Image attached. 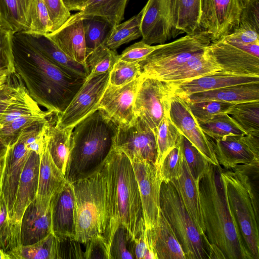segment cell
<instances>
[{"mask_svg":"<svg viewBox=\"0 0 259 259\" xmlns=\"http://www.w3.org/2000/svg\"><path fill=\"white\" fill-rule=\"evenodd\" d=\"M44 112L30 96L21 80L11 103L0 118V128L18 117Z\"/></svg>","mask_w":259,"mask_h":259,"instance_id":"e575fe53","label":"cell"},{"mask_svg":"<svg viewBox=\"0 0 259 259\" xmlns=\"http://www.w3.org/2000/svg\"><path fill=\"white\" fill-rule=\"evenodd\" d=\"M56 119H50L47 127V148L54 163L65 175L70 150L71 136L74 128H62L56 123Z\"/></svg>","mask_w":259,"mask_h":259,"instance_id":"d6a6232c","label":"cell"},{"mask_svg":"<svg viewBox=\"0 0 259 259\" xmlns=\"http://www.w3.org/2000/svg\"><path fill=\"white\" fill-rule=\"evenodd\" d=\"M59 258H84V252L80 247V243L75 239H66L59 241Z\"/></svg>","mask_w":259,"mask_h":259,"instance_id":"91938a15","label":"cell"},{"mask_svg":"<svg viewBox=\"0 0 259 259\" xmlns=\"http://www.w3.org/2000/svg\"><path fill=\"white\" fill-rule=\"evenodd\" d=\"M83 17L80 11L71 15L58 29L47 35L68 56L85 66L86 48Z\"/></svg>","mask_w":259,"mask_h":259,"instance_id":"7402d4cb","label":"cell"},{"mask_svg":"<svg viewBox=\"0 0 259 259\" xmlns=\"http://www.w3.org/2000/svg\"><path fill=\"white\" fill-rule=\"evenodd\" d=\"M150 230L157 259H186L183 248L161 209L156 227Z\"/></svg>","mask_w":259,"mask_h":259,"instance_id":"f546056e","label":"cell"},{"mask_svg":"<svg viewBox=\"0 0 259 259\" xmlns=\"http://www.w3.org/2000/svg\"><path fill=\"white\" fill-rule=\"evenodd\" d=\"M143 75L131 82L119 86L108 83L99 104L118 126L129 124L135 118L134 102Z\"/></svg>","mask_w":259,"mask_h":259,"instance_id":"d6986e66","label":"cell"},{"mask_svg":"<svg viewBox=\"0 0 259 259\" xmlns=\"http://www.w3.org/2000/svg\"><path fill=\"white\" fill-rule=\"evenodd\" d=\"M90 0H62L66 8L69 11H81Z\"/></svg>","mask_w":259,"mask_h":259,"instance_id":"94428289","label":"cell"},{"mask_svg":"<svg viewBox=\"0 0 259 259\" xmlns=\"http://www.w3.org/2000/svg\"><path fill=\"white\" fill-rule=\"evenodd\" d=\"M8 149L9 146L5 143L0 136V163H4Z\"/></svg>","mask_w":259,"mask_h":259,"instance_id":"6125c7cd","label":"cell"},{"mask_svg":"<svg viewBox=\"0 0 259 259\" xmlns=\"http://www.w3.org/2000/svg\"><path fill=\"white\" fill-rule=\"evenodd\" d=\"M52 114L48 111L18 117L0 128V136L9 147L17 141L25 128L49 117Z\"/></svg>","mask_w":259,"mask_h":259,"instance_id":"7bdbcfd3","label":"cell"},{"mask_svg":"<svg viewBox=\"0 0 259 259\" xmlns=\"http://www.w3.org/2000/svg\"><path fill=\"white\" fill-rule=\"evenodd\" d=\"M220 165L209 163L198 181L205 235L225 259H253L244 244L230 208Z\"/></svg>","mask_w":259,"mask_h":259,"instance_id":"7a4b0ae2","label":"cell"},{"mask_svg":"<svg viewBox=\"0 0 259 259\" xmlns=\"http://www.w3.org/2000/svg\"><path fill=\"white\" fill-rule=\"evenodd\" d=\"M20 245L14 235L5 201L0 196V247L9 253Z\"/></svg>","mask_w":259,"mask_h":259,"instance_id":"f907efd6","label":"cell"},{"mask_svg":"<svg viewBox=\"0 0 259 259\" xmlns=\"http://www.w3.org/2000/svg\"><path fill=\"white\" fill-rule=\"evenodd\" d=\"M68 182L65 175L54 163L47 148V140L40 154L36 198L51 201L52 197Z\"/></svg>","mask_w":259,"mask_h":259,"instance_id":"f1b7e54d","label":"cell"},{"mask_svg":"<svg viewBox=\"0 0 259 259\" xmlns=\"http://www.w3.org/2000/svg\"><path fill=\"white\" fill-rule=\"evenodd\" d=\"M0 24V72H15L12 50L13 35Z\"/></svg>","mask_w":259,"mask_h":259,"instance_id":"816d5d0a","label":"cell"},{"mask_svg":"<svg viewBox=\"0 0 259 259\" xmlns=\"http://www.w3.org/2000/svg\"><path fill=\"white\" fill-rule=\"evenodd\" d=\"M160 207L183 248L186 259L208 258L203 236L172 181L161 183Z\"/></svg>","mask_w":259,"mask_h":259,"instance_id":"52a82bcc","label":"cell"},{"mask_svg":"<svg viewBox=\"0 0 259 259\" xmlns=\"http://www.w3.org/2000/svg\"><path fill=\"white\" fill-rule=\"evenodd\" d=\"M52 230L59 241L75 240L74 196L71 184L68 182L50 201Z\"/></svg>","mask_w":259,"mask_h":259,"instance_id":"603a6c76","label":"cell"},{"mask_svg":"<svg viewBox=\"0 0 259 259\" xmlns=\"http://www.w3.org/2000/svg\"><path fill=\"white\" fill-rule=\"evenodd\" d=\"M211 42L209 34L201 31L187 34L158 47L138 62L141 74L159 79L203 52Z\"/></svg>","mask_w":259,"mask_h":259,"instance_id":"ba28073f","label":"cell"},{"mask_svg":"<svg viewBox=\"0 0 259 259\" xmlns=\"http://www.w3.org/2000/svg\"><path fill=\"white\" fill-rule=\"evenodd\" d=\"M59 240L52 232L32 244L20 245L8 253L11 259H59Z\"/></svg>","mask_w":259,"mask_h":259,"instance_id":"836d02e7","label":"cell"},{"mask_svg":"<svg viewBox=\"0 0 259 259\" xmlns=\"http://www.w3.org/2000/svg\"><path fill=\"white\" fill-rule=\"evenodd\" d=\"M209 138L219 164L226 169L240 170L246 174L248 171L258 170L259 135Z\"/></svg>","mask_w":259,"mask_h":259,"instance_id":"9c48e42d","label":"cell"},{"mask_svg":"<svg viewBox=\"0 0 259 259\" xmlns=\"http://www.w3.org/2000/svg\"><path fill=\"white\" fill-rule=\"evenodd\" d=\"M118 125L101 109L72 131L65 178L72 183L100 171L114 148Z\"/></svg>","mask_w":259,"mask_h":259,"instance_id":"277c9868","label":"cell"},{"mask_svg":"<svg viewBox=\"0 0 259 259\" xmlns=\"http://www.w3.org/2000/svg\"><path fill=\"white\" fill-rule=\"evenodd\" d=\"M239 25L259 32V0H243Z\"/></svg>","mask_w":259,"mask_h":259,"instance_id":"11a10c76","label":"cell"},{"mask_svg":"<svg viewBox=\"0 0 259 259\" xmlns=\"http://www.w3.org/2000/svg\"><path fill=\"white\" fill-rule=\"evenodd\" d=\"M220 69L214 58L205 49L201 53L193 56L179 68L159 79L170 83H178Z\"/></svg>","mask_w":259,"mask_h":259,"instance_id":"4dcf8cb0","label":"cell"},{"mask_svg":"<svg viewBox=\"0 0 259 259\" xmlns=\"http://www.w3.org/2000/svg\"><path fill=\"white\" fill-rule=\"evenodd\" d=\"M52 232L50 201L36 198L26 208L20 223V245L35 243Z\"/></svg>","mask_w":259,"mask_h":259,"instance_id":"44dd1931","label":"cell"},{"mask_svg":"<svg viewBox=\"0 0 259 259\" xmlns=\"http://www.w3.org/2000/svg\"><path fill=\"white\" fill-rule=\"evenodd\" d=\"M200 25L211 41L230 34L239 24L243 0H201Z\"/></svg>","mask_w":259,"mask_h":259,"instance_id":"5bb4252c","label":"cell"},{"mask_svg":"<svg viewBox=\"0 0 259 259\" xmlns=\"http://www.w3.org/2000/svg\"><path fill=\"white\" fill-rule=\"evenodd\" d=\"M143 9L142 40L149 45H162L174 38L170 0H148Z\"/></svg>","mask_w":259,"mask_h":259,"instance_id":"ac0fdd59","label":"cell"},{"mask_svg":"<svg viewBox=\"0 0 259 259\" xmlns=\"http://www.w3.org/2000/svg\"><path fill=\"white\" fill-rule=\"evenodd\" d=\"M33 0H0V24L12 33L28 31Z\"/></svg>","mask_w":259,"mask_h":259,"instance_id":"1f68e13d","label":"cell"},{"mask_svg":"<svg viewBox=\"0 0 259 259\" xmlns=\"http://www.w3.org/2000/svg\"><path fill=\"white\" fill-rule=\"evenodd\" d=\"M255 82H259V75H238L218 71L183 82L168 83L172 87L174 94L183 97L225 87Z\"/></svg>","mask_w":259,"mask_h":259,"instance_id":"d4e9b609","label":"cell"},{"mask_svg":"<svg viewBox=\"0 0 259 259\" xmlns=\"http://www.w3.org/2000/svg\"><path fill=\"white\" fill-rule=\"evenodd\" d=\"M132 239L126 229L120 224L111 240L108 249V258L134 259L131 252Z\"/></svg>","mask_w":259,"mask_h":259,"instance_id":"f6af8a7d","label":"cell"},{"mask_svg":"<svg viewBox=\"0 0 259 259\" xmlns=\"http://www.w3.org/2000/svg\"><path fill=\"white\" fill-rule=\"evenodd\" d=\"M85 244L84 258L108 259V251L103 237L95 238Z\"/></svg>","mask_w":259,"mask_h":259,"instance_id":"680465c9","label":"cell"},{"mask_svg":"<svg viewBox=\"0 0 259 259\" xmlns=\"http://www.w3.org/2000/svg\"><path fill=\"white\" fill-rule=\"evenodd\" d=\"M231 210L243 242L253 259H259L258 209L253 188L246 173L222 170Z\"/></svg>","mask_w":259,"mask_h":259,"instance_id":"8992f818","label":"cell"},{"mask_svg":"<svg viewBox=\"0 0 259 259\" xmlns=\"http://www.w3.org/2000/svg\"><path fill=\"white\" fill-rule=\"evenodd\" d=\"M181 134L169 115L165 116L155 131L157 156L155 165L158 170L166 155L178 145Z\"/></svg>","mask_w":259,"mask_h":259,"instance_id":"74e56055","label":"cell"},{"mask_svg":"<svg viewBox=\"0 0 259 259\" xmlns=\"http://www.w3.org/2000/svg\"><path fill=\"white\" fill-rule=\"evenodd\" d=\"M205 50L220 66V71L259 75V42L244 44L222 38L211 41Z\"/></svg>","mask_w":259,"mask_h":259,"instance_id":"8fae6325","label":"cell"},{"mask_svg":"<svg viewBox=\"0 0 259 259\" xmlns=\"http://www.w3.org/2000/svg\"><path fill=\"white\" fill-rule=\"evenodd\" d=\"M131 162L138 185L145 228L152 230L160 215L162 181L155 164L146 161Z\"/></svg>","mask_w":259,"mask_h":259,"instance_id":"9a60e30c","label":"cell"},{"mask_svg":"<svg viewBox=\"0 0 259 259\" xmlns=\"http://www.w3.org/2000/svg\"><path fill=\"white\" fill-rule=\"evenodd\" d=\"M114 147L124 153L131 162L146 161L155 164V133L139 117L129 124L118 126Z\"/></svg>","mask_w":259,"mask_h":259,"instance_id":"7c38bea8","label":"cell"},{"mask_svg":"<svg viewBox=\"0 0 259 259\" xmlns=\"http://www.w3.org/2000/svg\"><path fill=\"white\" fill-rule=\"evenodd\" d=\"M197 122L204 134L212 139L246 134L227 113L218 114L209 120Z\"/></svg>","mask_w":259,"mask_h":259,"instance_id":"60d3db41","label":"cell"},{"mask_svg":"<svg viewBox=\"0 0 259 259\" xmlns=\"http://www.w3.org/2000/svg\"><path fill=\"white\" fill-rule=\"evenodd\" d=\"M32 152L22 132L17 141L9 147L4 161L0 182V196L6 205L10 220L20 178Z\"/></svg>","mask_w":259,"mask_h":259,"instance_id":"e0dca14e","label":"cell"},{"mask_svg":"<svg viewBox=\"0 0 259 259\" xmlns=\"http://www.w3.org/2000/svg\"><path fill=\"white\" fill-rule=\"evenodd\" d=\"M179 145L190 173L198 182L207 168L209 162L197 148L182 134L180 137Z\"/></svg>","mask_w":259,"mask_h":259,"instance_id":"ee69618b","label":"cell"},{"mask_svg":"<svg viewBox=\"0 0 259 259\" xmlns=\"http://www.w3.org/2000/svg\"><path fill=\"white\" fill-rule=\"evenodd\" d=\"M71 184L74 196L75 240L86 244L102 236L109 221L106 183L101 171Z\"/></svg>","mask_w":259,"mask_h":259,"instance_id":"5b68a950","label":"cell"},{"mask_svg":"<svg viewBox=\"0 0 259 259\" xmlns=\"http://www.w3.org/2000/svg\"><path fill=\"white\" fill-rule=\"evenodd\" d=\"M100 171L106 183L109 221L103 237L108 251L112 236L120 224L132 239L139 236L145 226L138 185L129 158L114 147Z\"/></svg>","mask_w":259,"mask_h":259,"instance_id":"3957f363","label":"cell"},{"mask_svg":"<svg viewBox=\"0 0 259 259\" xmlns=\"http://www.w3.org/2000/svg\"><path fill=\"white\" fill-rule=\"evenodd\" d=\"M39 163L40 155L32 151L21 173L12 210L10 222L20 244V223L23 214L37 196Z\"/></svg>","mask_w":259,"mask_h":259,"instance_id":"ffe728a7","label":"cell"},{"mask_svg":"<svg viewBox=\"0 0 259 259\" xmlns=\"http://www.w3.org/2000/svg\"><path fill=\"white\" fill-rule=\"evenodd\" d=\"M127 0H90L80 11L83 15L101 16L113 26L121 23Z\"/></svg>","mask_w":259,"mask_h":259,"instance_id":"8d00e7d4","label":"cell"},{"mask_svg":"<svg viewBox=\"0 0 259 259\" xmlns=\"http://www.w3.org/2000/svg\"><path fill=\"white\" fill-rule=\"evenodd\" d=\"M223 38L232 41L252 44L259 42V32L249 27L239 25L232 32Z\"/></svg>","mask_w":259,"mask_h":259,"instance_id":"6f0895ef","label":"cell"},{"mask_svg":"<svg viewBox=\"0 0 259 259\" xmlns=\"http://www.w3.org/2000/svg\"><path fill=\"white\" fill-rule=\"evenodd\" d=\"M0 259H11L9 254L0 247Z\"/></svg>","mask_w":259,"mask_h":259,"instance_id":"e7e4bbea","label":"cell"},{"mask_svg":"<svg viewBox=\"0 0 259 259\" xmlns=\"http://www.w3.org/2000/svg\"><path fill=\"white\" fill-rule=\"evenodd\" d=\"M52 23L44 0H33L30 11L29 32L47 34L51 32Z\"/></svg>","mask_w":259,"mask_h":259,"instance_id":"c3c4849f","label":"cell"},{"mask_svg":"<svg viewBox=\"0 0 259 259\" xmlns=\"http://www.w3.org/2000/svg\"><path fill=\"white\" fill-rule=\"evenodd\" d=\"M3 164H4V163H0V182H1V175H2V172Z\"/></svg>","mask_w":259,"mask_h":259,"instance_id":"03108f58","label":"cell"},{"mask_svg":"<svg viewBox=\"0 0 259 259\" xmlns=\"http://www.w3.org/2000/svg\"><path fill=\"white\" fill-rule=\"evenodd\" d=\"M183 156L178 143L166 155L158 169L162 182L177 179L181 174Z\"/></svg>","mask_w":259,"mask_h":259,"instance_id":"681fc988","label":"cell"},{"mask_svg":"<svg viewBox=\"0 0 259 259\" xmlns=\"http://www.w3.org/2000/svg\"><path fill=\"white\" fill-rule=\"evenodd\" d=\"M169 116L181 134L197 148L209 163L220 165L209 137L201 128L185 99L175 94L172 96Z\"/></svg>","mask_w":259,"mask_h":259,"instance_id":"2e32d148","label":"cell"},{"mask_svg":"<svg viewBox=\"0 0 259 259\" xmlns=\"http://www.w3.org/2000/svg\"><path fill=\"white\" fill-rule=\"evenodd\" d=\"M171 23L174 37L183 33L201 32V0H170Z\"/></svg>","mask_w":259,"mask_h":259,"instance_id":"4316f807","label":"cell"},{"mask_svg":"<svg viewBox=\"0 0 259 259\" xmlns=\"http://www.w3.org/2000/svg\"><path fill=\"white\" fill-rule=\"evenodd\" d=\"M116 51L102 45L86 56L85 66L88 71L87 77L110 72L118 59Z\"/></svg>","mask_w":259,"mask_h":259,"instance_id":"b9f144b4","label":"cell"},{"mask_svg":"<svg viewBox=\"0 0 259 259\" xmlns=\"http://www.w3.org/2000/svg\"><path fill=\"white\" fill-rule=\"evenodd\" d=\"M11 75L7 72H0V88L8 81Z\"/></svg>","mask_w":259,"mask_h":259,"instance_id":"be15d7a7","label":"cell"},{"mask_svg":"<svg viewBox=\"0 0 259 259\" xmlns=\"http://www.w3.org/2000/svg\"><path fill=\"white\" fill-rule=\"evenodd\" d=\"M228 114L246 134L259 135V101L234 104Z\"/></svg>","mask_w":259,"mask_h":259,"instance_id":"ab89813d","label":"cell"},{"mask_svg":"<svg viewBox=\"0 0 259 259\" xmlns=\"http://www.w3.org/2000/svg\"><path fill=\"white\" fill-rule=\"evenodd\" d=\"M174 95L172 87L167 82L143 75L134 102L135 117L142 119L155 133L162 118L169 115Z\"/></svg>","mask_w":259,"mask_h":259,"instance_id":"30bf717a","label":"cell"},{"mask_svg":"<svg viewBox=\"0 0 259 259\" xmlns=\"http://www.w3.org/2000/svg\"><path fill=\"white\" fill-rule=\"evenodd\" d=\"M181 97L189 103L216 101L236 104L259 101V82L230 85Z\"/></svg>","mask_w":259,"mask_h":259,"instance_id":"484cf974","label":"cell"},{"mask_svg":"<svg viewBox=\"0 0 259 259\" xmlns=\"http://www.w3.org/2000/svg\"><path fill=\"white\" fill-rule=\"evenodd\" d=\"M158 46V45H148L141 40L126 48L118 55V59L127 62H139L144 59Z\"/></svg>","mask_w":259,"mask_h":259,"instance_id":"db71d44e","label":"cell"},{"mask_svg":"<svg viewBox=\"0 0 259 259\" xmlns=\"http://www.w3.org/2000/svg\"><path fill=\"white\" fill-rule=\"evenodd\" d=\"M138 62L118 59L110 72L109 83L115 86L126 84L141 75Z\"/></svg>","mask_w":259,"mask_h":259,"instance_id":"7dc6e473","label":"cell"},{"mask_svg":"<svg viewBox=\"0 0 259 259\" xmlns=\"http://www.w3.org/2000/svg\"><path fill=\"white\" fill-rule=\"evenodd\" d=\"M38 51L45 58L68 75L85 78L89 75L84 65L64 53L47 35L22 31L16 33Z\"/></svg>","mask_w":259,"mask_h":259,"instance_id":"cb8c5ba5","label":"cell"},{"mask_svg":"<svg viewBox=\"0 0 259 259\" xmlns=\"http://www.w3.org/2000/svg\"><path fill=\"white\" fill-rule=\"evenodd\" d=\"M187 103L192 114L197 121L207 120L220 114H228L230 108L234 104L216 101Z\"/></svg>","mask_w":259,"mask_h":259,"instance_id":"bcb514c9","label":"cell"},{"mask_svg":"<svg viewBox=\"0 0 259 259\" xmlns=\"http://www.w3.org/2000/svg\"><path fill=\"white\" fill-rule=\"evenodd\" d=\"M83 26L86 56L95 49L105 45L113 26L105 18L96 15H83Z\"/></svg>","mask_w":259,"mask_h":259,"instance_id":"d590c367","label":"cell"},{"mask_svg":"<svg viewBox=\"0 0 259 259\" xmlns=\"http://www.w3.org/2000/svg\"><path fill=\"white\" fill-rule=\"evenodd\" d=\"M143 9L127 21L113 26L105 46L116 51L121 45L138 39L142 36L141 23Z\"/></svg>","mask_w":259,"mask_h":259,"instance_id":"f35d334b","label":"cell"},{"mask_svg":"<svg viewBox=\"0 0 259 259\" xmlns=\"http://www.w3.org/2000/svg\"><path fill=\"white\" fill-rule=\"evenodd\" d=\"M110 72L87 77L56 123L62 128H74L80 121L96 111L109 83Z\"/></svg>","mask_w":259,"mask_h":259,"instance_id":"4fadbf2b","label":"cell"},{"mask_svg":"<svg viewBox=\"0 0 259 259\" xmlns=\"http://www.w3.org/2000/svg\"><path fill=\"white\" fill-rule=\"evenodd\" d=\"M12 50L15 72L30 96L48 111L62 113L87 78L68 75L16 33Z\"/></svg>","mask_w":259,"mask_h":259,"instance_id":"6da1fadb","label":"cell"},{"mask_svg":"<svg viewBox=\"0 0 259 259\" xmlns=\"http://www.w3.org/2000/svg\"><path fill=\"white\" fill-rule=\"evenodd\" d=\"M48 10L51 23V32L58 29L71 16L62 0H44Z\"/></svg>","mask_w":259,"mask_h":259,"instance_id":"f5cc1de1","label":"cell"},{"mask_svg":"<svg viewBox=\"0 0 259 259\" xmlns=\"http://www.w3.org/2000/svg\"><path fill=\"white\" fill-rule=\"evenodd\" d=\"M21 81L15 72L11 74L8 81L0 88V118L11 103Z\"/></svg>","mask_w":259,"mask_h":259,"instance_id":"9f6ffc18","label":"cell"},{"mask_svg":"<svg viewBox=\"0 0 259 259\" xmlns=\"http://www.w3.org/2000/svg\"><path fill=\"white\" fill-rule=\"evenodd\" d=\"M171 181L178 188L183 203L196 225L200 234L202 236L205 235V228L200 201L198 182L192 176L183 157L181 174L177 179Z\"/></svg>","mask_w":259,"mask_h":259,"instance_id":"83f0119b","label":"cell"}]
</instances>
